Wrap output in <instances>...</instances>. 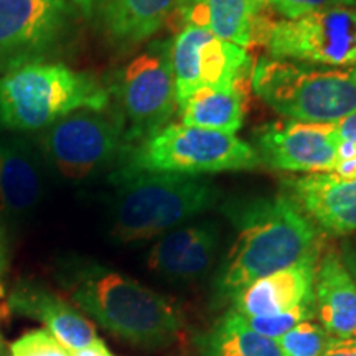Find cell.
Returning <instances> with one entry per match:
<instances>
[{
	"label": "cell",
	"mask_w": 356,
	"mask_h": 356,
	"mask_svg": "<svg viewBox=\"0 0 356 356\" xmlns=\"http://www.w3.org/2000/svg\"><path fill=\"white\" fill-rule=\"evenodd\" d=\"M222 213L238 234L213 280L215 310L254 280L322 251L318 228L287 195L229 203Z\"/></svg>",
	"instance_id": "obj_1"
},
{
	"label": "cell",
	"mask_w": 356,
	"mask_h": 356,
	"mask_svg": "<svg viewBox=\"0 0 356 356\" xmlns=\"http://www.w3.org/2000/svg\"><path fill=\"white\" fill-rule=\"evenodd\" d=\"M56 279L79 312L137 348L163 350L184 330V315L172 300L95 261L66 259Z\"/></svg>",
	"instance_id": "obj_2"
},
{
	"label": "cell",
	"mask_w": 356,
	"mask_h": 356,
	"mask_svg": "<svg viewBox=\"0 0 356 356\" xmlns=\"http://www.w3.org/2000/svg\"><path fill=\"white\" fill-rule=\"evenodd\" d=\"M109 104L106 84L95 74L61 63L0 74V126L7 131H44L74 111H104Z\"/></svg>",
	"instance_id": "obj_3"
},
{
	"label": "cell",
	"mask_w": 356,
	"mask_h": 356,
	"mask_svg": "<svg viewBox=\"0 0 356 356\" xmlns=\"http://www.w3.org/2000/svg\"><path fill=\"white\" fill-rule=\"evenodd\" d=\"M261 167L254 147L236 134L172 122L137 144L124 147L111 181L139 173L208 175L221 172L254 170Z\"/></svg>",
	"instance_id": "obj_4"
},
{
	"label": "cell",
	"mask_w": 356,
	"mask_h": 356,
	"mask_svg": "<svg viewBox=\"0 0 356 356\" xmlns=\"http://www.w3.org/2000/svg\"><path fill=\"white\" fill-rule=\"evenodd\" d=\"M114 185L113 236L122 243L168 233L221 200V190L210 180L180 173H139Z\"/></svg>",
	"instance_id": "obj_5"
},
{
	"label": "cell",
	"mask_w": 356,
	"mask_h": 356,
	"mask_svg": "<svg viewBox=\"0 0 356 356\" xmlns=\"http://www.w3.org/2000/svg\"><path fill=\"white\" fill-rule=\"evenodd\" d=\"M256 96L286 119L338 122L356 111V68L262 58L251 71Z\"/></svg>",
	"instance_id": "obj_6"
},
{
	"label": "cell",
	"mask_w": 356,
	"mask_h": 356,
	"mask_svg": "<svg viewBox=\"0 0 356 356\" xmlns=\"http://www.w3.org/2000/svg\"><path fill=\"white\" fill-rule=\"evenodd\" d=\"M106 89L124 124L126 145L137 144L172 124L178 102L170 38L150 42L111 74Z\"/></svg>",
	"instance_id": "obj_7"
},
{
	"label": "cell",
	"mask_w": 356,
	"mask_h": 356,
	"mask_svg": "<svg viewBox=\"0 0 356 356\" xmlns=\"http://www.w3.org/2000/svg\"><path fill=\"white\" fill-rule=\"evenodd\" d=\"M108 109L74 111L44 129L42 152L66 180L83 181L118 162L126 147L124 124Z\"/></svg>",
	"instance_id": "obj_8"
},
{
	"label": "cell",
	"mask_w": 356,
	"mask_h": 356,
	"mask_svg": "<svg viewBox=\"0 0 356 356\" xmlns=\"http://www.w3.org/2000/svg\"><path fill=\"white\" fill-rule=\"evenodd\" d=\"M73 17L70 0H0V74L56 56Z\"/></svg>",
	"instance_id": "obj_9"
},
{
	"label": "cell",
	"mask_w": 356,
	"mask_h": 356,
	"mask_svg": "<svg viewBox=\"0 0 356 356\" xmlns=\"http://www.w3.org/2000/svg\"><path fill=\"white\" fill-rule=\"evenodd\" d=\"M270 58L356 68V7H335L277 20L267 42Z\"/></svg>",
	"instance_id": "obj_10"
},
{
	"label": "cell",
	"mask_w": 356,
	"mask_h": 356,
	"mask_svg": "<svg viewBox=\"0 0 356 356\" xmlns=\"http://www.w3.org/2000/svg\"><path fill=\"white\" fill-rule=\"evenodd\" d=\"M170 60L178 104L202 89L234 86L252 71L248 50L193 25L170 38Z\"/></svg>",
	"instance_id": "obj_11"
},
{
	"label": "cell",
	"mask_w": 356,
	"mask_h": 356,
	"mask_svg": "<svg viewBox=\"0 0 356 356\" xmlns=\"http://www.w3.org/2000/svg\"><path fill=\"white\" fill-rule=\"evenodd\" d=\"M335 122H302L280 119L262 124L252 132L261 165L297 173H328L337 165Z\"/></svg>",
	"instance_id": "obj_12"
},
{
	"label": "cell",
	"mask_w": 356,
	"mask_h": 356,
	"mask_svg": "<svg viewBox=\"0 0 356 356\" xmlns=\"http://www.w3.org/2000/svg\"><path fill=\"white\" fill-rule=\"evenodd\" d=\"M178 0H73L79 15L109 48L129 53L175 15Z\"/></svg>",
	"instance_id": "obj_13"
},
{
	"label": "cell",
	"mask_w": 356,
	"mask_h": 356,
	"mask_svg": "<svg viewBox=\"0 0 356 356\" xmlns=\"http://www.w3.org/2000/svg\"><path fill=\"white\" fill-rule=\"evenodd\" d=\"M177 17L181 26H202L244 50L267 47L277 24L270 0H193Z\"/></svg>",
	"instance_id": "obj_14"
},
{
	"label": "cell",
	"mask_w": 356,
	"mask_h": 356,
	"mask_svg": "<svg viewBox=\"0 0 356 356\" xmlns=\"http://www.w3.org/2000/svg\"><path fill=\"white\" fill-rule=\"evenodd\" d=\"M7 305L13 314L42 323L68 351L81 350L99 338L95 325L76 307L35 280H19L8 293Z\"/></svg>",
	"instance_id": "obj_15"
},
{
	"label": "cell",
	"mask_w": 356,
	"mask_h": 356,
	"mask_svg": "<svg viewBox=\"0 0 356 356\" xmlns=\"http://www.w3.org/2000/svg\"><path fill=\"white\" fill-rule=\"evenodd\" d=\"M289 198L325 233L345 236L356 231V178L335 173H307L289 178Z\"/></svg>",
	"instance_id": "obj_16"
},
{
	"label": "cell",
	"mask_w": 356,
	"mask_h": 356,
	"mask_svg": "<svg viewBox=\"0 0 356 356\" xmlns=\"http://www.w3.org/2000/svg\"><path fill=\"white\" fill-rule=\"evenodd\" d=\"M318 257L320 252H314L286 269L254 280L234 293L228 309L244 318L273 317L305 302H314V280Z\"/></svg>",
	"instance_id": "obj_17"
},
{
	"label": "cell",
	"mask_w": 356,
	"mask_h": 356,
	"mask_svg": "<svg viewBox=\"0 0 356 356\" xmlns=\"http://www.w3.org/2000/svg\"><path fill=\"white\" fill-rule=\"evenodd\" d=\"M314 309L315 320L333 338L356 337V284L333 248L318 257Z\"/></svg>",
	"instance_id": "obj_18"
},
{
	"label": "cell",
	"mask_w": 356,
	"mask_h": 356,
	"mask_svg": "<svg viewBox=\"0 0 356 356\" xmlns=\"http://www.w3.org/2000/svg\"><path fill=\"white\" fill-rule=\"evenodd\" d=\"M44 191L40 155L24 139H0V210L10 220L32 213Z\"/></svg>",
	"instance_id": "obj_19"
},
{
	"label": "cell",
	"mask_w": 356,
	"mask_h": 356,
	"mask_svg": "<svg viewBox=\"0 0 356 356\" xmlns=\"http://www.w3.org/2000/svg\"><path fill=\"white\" fill-rule=\"evenodd\" d=\"M248 78L226 89H202L178 104L180 124L207 131L236 134L248 114Z\"/></svg>",
	"instance_id": "obj_20"
},
{
	"label": "cell",
	"mask_w": 356,
	"mask_h": 356,
	"mask_svg": "<svg viewBox=\"0 0 356 356\" xmlns=\"http://www.w3.org/2000/svg\"><path fill=\"white\" fill-rule=\"evenodd\" d=\"M195 345L202 356H284L277 341L252 330L246 318L231 309L195 337Z\"/></svg>",
	"instance_id": "obj_21"
},
{
	"label": "cell",
	"mask_w": 356,
	"mask_h": 356,
	"mask_svg": "<svg viewBox=\"0 0 356 356\" xmlns=\"http://www.w3.org/2000/svg\"><path fill=\"white\" fill-rule=\"evenodd\" d=\"M221 243V228L216 221H202V228L181 259L167 274L173 280H195L211 269Z\"/></svg>",
	"instance_id": "obj_22"
},
{
	"label": "cell",
	"mask_w": 356,
	"mask_h": 356,
	"mask_svg": "<svg viewBox=\"0 0 356 356\" xmlns=\"http://www.w3.org/2000/svg\"><path fill=\"white\" fill-rule=\"evenodd\" d=\"M200 228H202V222H195V225L180 226V228L168 231L150 251L149 259H147L150 269L167 277L172 267L181 259V256L185 254L190 244L195 241V238L200 233Z\"/></svg>",
	"instance_id": "obj_23"
},
{
	"label": "cell",
	"mask_w": 356,
	"mask_h": 356,
	"mask_svg": "<svg viewBox=\"0 0 356 356\" xmlns=\"http://www.w3.org/2000/svg\"><path fill=\"white\" fill-rule=\"evenodd\" d=\"M333 337L317 320H305L275 340L284 356H323Z\"/></svg>",
	"instance_id": "obj_24"
},
{
	"label": "cell",
	"mask_w": 356,
	"mask_h": 356,
	"mask_svg": "<svg viewBox=\"0 0 356 356\" xmlns=\"http://www.w3.org/2000/svg\"><path fill=\"white\" fill-rule=\"evenodd\" d=\"M312 318H315L314 302H305V304L296 307V309L273 315V317H249L246 318V322L259 335L279 340L280 337L291 332L293 327Z\"/></svg>",
	"instance_id": "obj_25"
},
{
	"label": "cell",
	"mask_w": 356,
	"mask_h": 356,
	"mask_svg": "<svg viewBox=\"0 0 356 356\" xmlns=\"http://www.w3.org/2000/svg\"><path fill=\"white\" fill-rule=\"evenodd\" d=\"M10 356H71L47 330L25 333L10 345Z\"/></svg>",
	"instance_id": "obj_26"
},
{
	"label": "cell",
	"mask_w": 356,
	"mask_h": 356,
	"mask_svg": "<svg viewBox=\"0 0 356 356\" xmlns=\"http://www.w3.org/2000/svg\"><path fill=\"white\" fill-rule=\"evenodd\" d=\"M274 10L286 20H296L309 13L335 7H356V0H270Z\"/></svg>",
	"instance_id": "obj_27"
},
{
	"label": "cell",
	"mask_w": 356,
	"mask_h": 356,
	"mask_svg": "<svg viewBox=\"0 0 356 356\" xmlns=\"http://www.w3.org/2000/svg\"><path fill=\"white\" fill-rule=\"evenodd\" d=\"M323 356H356V337L333 338Z\"/></svg>",
	"instance_id": "obj_28"
},
{
	"label": "cell",
	"mask_w": 356,
	"mask_h": 356,
	"mask_svg": "<svg viewBox=\"0 0 356 356\" xmlns=\"http://www.w3.org/2000/svg\"><path fill=\"white\" fill-rule=\"evenodd\" d=\"M335 126L341 142H353V144H356V111L335 122Z\"/></svg>",
	"instance_id": "obj_29"
},
{
	"label": "cell",
	"mask_w": 356,
	"mask_h": 356,
	"mask_svg": "<svg viewBox=\"0 0 356 356\" xmlns=\"http://www.w3.org/2000/svg\"><path fill=\"white\" fill-rule=\"evenodd\" d=\"M340 256H341V261H343V264L346 269H348V273L351 277H353L355 284H356V246L353 244V241H350V239H345L343 243H341L340 249Z\"/></svg>",
	"instance_id": "obj_30"
},
{
	"label": "cell",
	"mask_w": 356,
	"mask_h": 356,
	"mask_svg": "<svg viewBox=\"0 0 356 356\" xmlns=\"http://www.w3.org/2000/svg\"><path fill=\"white\" fill-rule=\"evenodd\" d=\"M8 264V236H7V225L6 216L0 210V279L3 277Z\"/></svg>",
	"instance_id": "obj_31"
},
{
	"label": "cell",
	"mask_w": 356,
	"mask_h": 356,
	"mask_svg": "<svg viewBox=\"0 0 356 356\" xmlns=\"http://www.w3.org/2000/svg\"><path fill=\"white\" fill-rule=\"evenodd\" d=\"M71 356H115V355L108 348V346H106V343L101 340V338H97L96 341H92L91 345L84 346V348L78 351H71Z\"/></svg>",
	"instance_id": "obj_32"
},
{
	"label": "cell",
	"mask_w": 356,
	"mask_h": 356,
	"mask_svg": "<svg viewBox=\"0 0 356 356\" xmlns=\"http://www.w3.org/2000/svg\"><path fill=\"white\" fill-rule=\"evenodd\" d=\"M191 2H193V0H178V2H177V10H175V15H180L181 12L186 10V8L190 7V3H191ZM175 15H173V17H175Z\"/></svg>",
	"instance_id": "obj_33"
},
{
	"label": "cell",
	"mask_w": 356,
	"mask_h": 356,
	"mask_svg": "<svg viewBox=\"0 0 356 356\" xmlns=\"http://www.w3.org/2000/svg\"><path fill=\"white\" fill-rule=\"evenodd\" d=\"M353 244H355V246H356V239H355V243H353Z\"/></svg>",
	"instance_id": "obj_34"
}]
</instances>
